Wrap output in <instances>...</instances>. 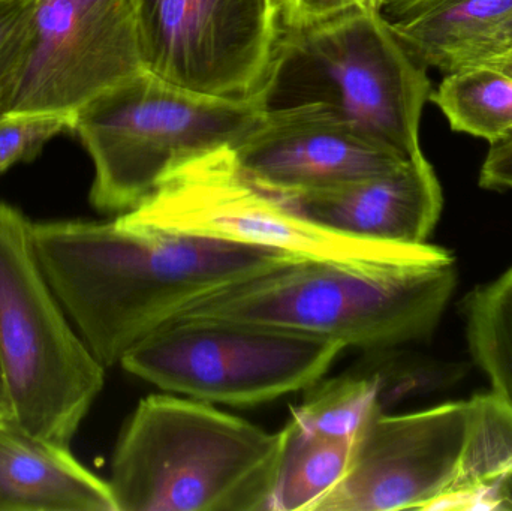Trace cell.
I'll use <instances>...</instances> for the list:
<instances>
[{"instance_id":"14","label":"cell","mask_w":512,"mask_h":511,"mask_svg":"<svg viewBox=\"0 0 512 511\" xmlns=\"http://www.w3.org/2000/svg\"><path fill=\"white\" fill-rule=\"evenodd\" d=\"M0 511H117L107 480L69 447L0 423Z\"/></svg>"},{"instance_id":"27","label":"cell","mask_w":512,"mask_h":511,"mask_svg":"<svg viewBox=\"0 0 512 511\" xmlns=\"http://www.w3.org/2000/svg\"><path fill=\"white\" fill-rule=\"evenodd\" d=\"M12 408L9 402L8 390H6L5 378L0 368V423H11Z\"/></svg>"},{"instance_id":"10","label":"cell","mask_w":512,"mask_h":511,"mask_svg":"<svg viewBox=\"0 0 512 511\" xmlns=\"http://www.w3.org/2000/svg\"><path fill=\"white\" fill-rule=\"evenodd\" d=\"M141 69L132 0H33L9 116L72 119Z\"/></svg>"},{"instance_id":"26","label":"cell","mask_w":512,"mask_h":511,"mask_svg":"<svg viewBox=\"0 0 512 511\" xmlns=\"http://www.w3.org/2000/svg\"><path fill=\"white\" fill-rule=\"evenodd\" d=\"M499 510H512V470L498 486Z\"/></svg>"},{"instance_id":"29","label":"cell","mask_w":512,"mask_h":511,"mask_svg":"<svg viewBox=\"0 0 512 511\" xmlns=\"http://www.w3.org/2000/svg\"><path fill=\"white\" fill-rule=\"evenodd\" d=\"M372 2V8L376 9V11H379L381 9V6L384 5L387 0H370Z\"/></svg>"},{"instance_id":"24","label":"cell","mask_w":512,"mask_h":511,"mask_svg":"<svg viewBox=\"0 0 512 511\" xmlns=\"http://www.w3.org/2000/svg\"><path fill=\"white\" fill-rule=\"evenodd\" d=\"M480 186L490 191H512V135L490 147L481 167Z\"/></svg>"},{"instance_id":"12","label":"cell","mask_w":512,"mask_h":511,"mask_svg":"<svg viewBox=\"0 0 512 511\" xmlns=\"http://www.w3.org/2000/svg\"><path fill=\"white\" fill-rule=\"evenodd\" d=\"M231 149L252 182L280 197L378 176L409 161L322 105L264 111Z\"/></svg>"},{"instance_id":"5","label":"cell","mask_w":512,"mask_h":511,"mask_svg":"<svg viewBox=\"0 0 512 511\" xmlns=\"http://www.w3.org/2000/svg\"><path fill=\"white\" fill-rule=\"evenodd\" d=\"M264 117L259 96L246 101L198 95L141 69L87 102L72 117L95 167L90 203L125 215L180 165L234 147Z\"/></svg>"},{"instance_id":"17","label":"cell","mask_w":512,"mask_h":511,"mask_svg":"<svg viewBox=\"0 0 512 511\" xmlns=\"http://www.w3.org/2000/svg\"><path fill=\"white\" fill-rule=\"evenodd\" d=\"M357 437H327L289 417L270 511H312L348 473Z\"/></svg>"},{"instance_id":"4","label":"cell","mask_w":512,"mask_h":511,"mask_svg":"<svg viewBox=\"0 0 512 511\" xmlns=\"http://www.w3.org/2000/svg\"><path fill=\"white\" fill-rule=\"evenodd\" d=\"M430 95L427 69L372 8L283 26L258 93L264 111L322 105L403 159L423 155L420 122Z\"/></svg>"},{"instance_id":"13","label":"cell","mask_w":512,"mask_h":511,"mask_svg":"<svg viewBox=\"0 0 512 511\" xmlns=\"http://www.w3.org/2000/svg\"><path fill=\"white\" fill-rule=\"evenodd\" d=\"M280 198L337 233L411 245L429 242L444 207L441 183L424 153L388 173Z\"/></svg>"},{"instance_id":"30","label":"cell","mask_w":512,"mask_h":511,"mask_svg":"<svg viewBox=\"0 0 512 511\" xmlns=\"http://www.w3.org/2000/svg\"><path fill=\"white\" fill-rule=\"evenodd\" d=\"M280 2H282V5H283V14H285L286 9H288V8H289V6H291L292 0H280Z\"/></svg>"},{"instance_id":"21","label":"cell","mask_w":512,"mask_h":511,"mask_svg":"<svg viewBox=\"0 0 512 511\" xmlns=\"http://www.w3.org/2000/svg\"><path fill=\"white\" fill-rule=\"evenodd\" d=\"M72 132V119L21 114L0 120V174L17 162L32 161L57 135Z\"/></svg>"},{"instance_id":"18","label":"cell","mask_w":512,"mask_h":511,"mask_svg":"<svg viewBox=\"0 0 512 511\" xmlns=\"http://www.w3.org/2000/svg\"><path fill=\"white\" fill-rule=\"evenodd\" d=\"M430 101L438 105L453 131L490 144L512 135V78L498 69L474 65L447 72Z\"/></svg>"},{"instance_id":"22","label":"cell","mask_w":512,"mask_h":511,"mask_svg":"<svg viewBox=\"0 0 512 511\" xmlns=\"http://www.w3.org/2000/svg\"><path fill=\"white\" fill-rule=\"evenodd\" d=\"M33 0H0V120L9 116Z\"/></svg>"},{"instance_id":"25","label":"cell","mask_w":512,"mask_h":511,"mask_svg":"<svg viewBox=\"0 0 512 511\" xmlns=\"http://www.w3.org/2000/svg\"><path fill=\"white\" fill-rule=\"evenodd\" d=\"M512 51V18L510 21L499 27L492 35L487 36L483 41L478 42L472 47L459 62L456 63L454 69L465 68V66L475 65V63L483 62V60L492 59V57L502 56V54L511 53ZM448 71V72H451ZM447 74V72H445Z\"/></svg>"},{"instance_id":"11","label":"cell","mask_w":512,"mask_h":511,"mask_svg":"<svg viewBox=\"0 0 512 511\" xmlns=\"http://www.w3.org/2000/svg\"><path fill=\"white\" fill-rule=\"evenodd\" d=\"M466 426L468 401L378 411L355 438L348 473L312 511L429 509L456 477Z\"/></svg>"},{"instance_id":"23","label":"cell","mask_w":512,"mask_h":511,"mask_svg":"<svg viewBox=\"0 0 512 511\" xmlns=\"http://www.w3.org/2000/svg\"><path fill=\"white\" fill-rule=\"evenodd\" d=\"M354 8H372V2L370 0H292L291 6L283 14V26H309Z\"/></svg>"},{"instance_id":"19","label":"cell","mask_w":512,"mask_h":511,"mask_svg":"<svg viewBox=\"0 0 512 511\" xmlns=\"http://www.w3.org/2000/svg\"><path fill=\"white\" fill-rule=\"evenodd\" d=\"M463 315L472 360L493 392L512 404V267L475 288L463 302Z\"/></svg>"},{"instance_id":"20","label":"cell","mask_w":512,"mask_h":511,"mask_svg":"<svg viewBox=\"0 0 512 511\" xmlns=\"http://www.w3.org/2000/svg\"><path fill=\"white\" fill-rule=\"evenodd\" d=\"M291 419L313 434L327 437H357L382 410L384 384L381 377L343 375L319 380L310 386Z\"/></svg>"},{"instance_id":"6","label":"cell","mask_w":512,"mask_h":511,"mask_svg":"<svg viewBox=\"0 0 512 511\" xmlns=\"http://www.w3.org/2000/svg\"><path fill=\"white\" fill-rule=\"evenodd\" d=\"M0 368L11 425L71 447L104 389L105 368L60 305L33 243V222L0 200Z\"/></svg>"},{"instance_id":"28","label":"cell","mask_w":512,"mask_h":511,"mask_svg":"<svg viewBox=\"0 0 512 511\" xmlns=\"http://www.w3.org/2000/svg\"><path fill=\"white\" fill-rule=\"evenodd\" d=\"M475 65L490 66V68L498 69V71L504 72V74L510 75L512 78V51L511 53L502 54V56L492 57V59H487L483 60V62L475 63Z\"/></svg>"},{"instance_id":"2","label":"cell","mask_w":512,"mask_h":511,"mask_svg":"<svg viewBox=\"0 0 512 511\" xmlns=\"http://www.w3.org/2000/svg\"><path fill=\"white\" fill-rule=\"evenodd\" d=\"M456 257L357 267L295 258L210 291L177 318L282 327L360 350L427 341L457 287Z\"/></svg>"},{"instance_id":"9","label":"cell","mask_w":512,"mask_h":511,"mask_svg":"<svg viewBox=\"0 0 512 511\" xmlns=\"http://www.w3.org/2000/svg\"><path fill=\"white\" fill-rule=\"evenodd\" d=\"M143 69L213 98L254 99L283 33L280 0H132Z\"/></svg>"},{"instance_id":"3","label":"cell","mask_w":512,"mask_h":511,"mask_svg":"<svg viewBox=\"0 0 512 511\" xmlns=\"http://www.w3.org/2000/svg\"><path fill=\"white\" fill-rule=\"evenodd\" d=\"M282 431L173 393L141 399L111 459L117 511H270Z\"/></svg>"},{"instance_id":"16","label":"cell","mask_w":512,"mask_h":511,"mask_svg":"<svg viewBox=\"0 0 512 511\" xmlns=\"http://www.w3.org/2000/svg\"><path fill=\"white\" fill-rule=\"evenodd\" d=\"M511 470V402L493 390L472 396L456 477L427 510H499L498 486Z\"/></svg>"},{"instance_id":"8","label":"cell","mask_w":512,"mask_h":511,"mask_svg":"<svg viewBox=\"0 0 512 511\" xmlns=\"http://www.w3.org/2000/svg\"><path fill=\"white\" fill-rule=\"evenodd\" d=\"M343 350L339 342L282 327L177 318L129 351L120 366L164 392L254 407L309 389Z\"/></svg>"},{"instance_id":"1","label":"cell","mask_w":512,"mask_h":511,"mask_svg":"<svg viewBox=\"0 0 512 511\" xmlns=\"http://www.w3.org/2000/svg\"><path fill=\"white\" fill-rule=\"evenodd\" d=\"M33 243L48 284L105 369L198 297L303 258L123 216L33 222Z\"/></svg>"},{"instance_id":"7","label":"cell","mask_w":512,"mask_h":511,"mask_svg":"<svg viewBox=\"0 0 512 511\" xmlns=\"http://www.w3.org/2000/svg\"><path fill=\"white\" fill-rule=\"evenodd\" d=\"M120 216L134 224L357 267L417 263L445 249L429 242L360 239L322 227L252 182L231 147L180 165L141 206Z\"/></svg>"},{"instance_id":"15","label":"cell","mask_w":512,"mask_h":511,"mask_svg":"<svg viewBox=\"0 0 512 511\" xmlns=\"http://www.w3.org/2000/svg\"><path fill=\"white\" fill-rule=\"evenodd\" d=\"M379 14L418 65L448 72L511 20L512 0H387Z\"/></svg>"}]
</instances>
